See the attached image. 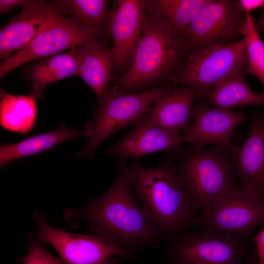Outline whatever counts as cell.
<instances>
[{
  "label": "cell",
  "mask_w": 264,
  "mask_h": 264,
  "mask_svg": "<svg viewBox=\"0 0 264 264\" xmlns=\"http://www.w3.org/2000/svg\"><path fill=\"white\" fill-rule=\"evenodd\" d=\"M119 161V172L112 186L86 207L90 228L109 243L131 253L158 246L161 236L135 198L126 160Z\"/></svg>",
  "instance_id": "1"
},
{
  "label": "cell",
  "mask_w": 264,
  "mask_h": 264,
  "mask_svg": "<svg viewBox=\"0 0 264 264\" xmlns=\"http://www.w3.org/2000/svg\"><path fill=\"white\" fill-rule=\"evenodd\" d=\"M126 170L142 207L160 236L168 238L199 224L196 207L177 177L174 157L166 155L154 168L134 164L126 166Z\"/></svg>",
  "instance_id": "2"
},
{
  "label": "cell",
  "mask_w": 264,
  "mask_h": 264,
  "mask_svg": "<svg viewBox=\"0 0 264 264\" xmlns=\"http://www.w3.org/2000/svg\"><path fill=\"white\" fill-rule=\"evenodd\" d=\"M177 177L193 201L200 217L234 185L236 175L228 148L192 146L174 154Z\"/></svg>",
  "instance_id": "3"
},
{
  "label": "cell",
  "mask_w": 264,
  "mask_h": 264,
  "mask_svg": "<svg viewBox=\"0 0 264 264\" xmlns=\"http://www.w3.org/2000/svg\"><path fill=\"white\" fill-rule=\"evenodd\" d=\"M131 67L113 87L124 92L148 85L172 72L187 46L181 35L149 9Z\"/></svg>",
  "instance_id": "4"
},
{
  "label": "cell",
  "mask_w": 264,
  "mask_h": 264,
  "mask_svg": "<svg viewBox=\"0 0 264 264\" xmlns=\"http://www.w3.org/2000/svg\"><path fill=\"white\" fill-rule=\"evenodd\" d=\"M165 251L170 264H245L248 237L201 228L167 238Z\"/></svg>",
  "instance_id": "5"
},
{
  "label": "cell",
  "mask_w": 264,
  "mask_h": 264,
  "mask_svg": "<svg viewBox=\"0 0 264 264\" xmlns=\"http://www.w3.org/2000/svg\"><path fill=\"white\" fill-rule=\"evenodd\" d=\"M174 89L161 86L136 94L125 93L113 87L108 89L94 114L89 140L77 155L92 157L108 137L130 124L133 125L158 98Z\"/></svg>",
  "instance_id": "6"
},
{
  "label": "cell",
  "mask_w": 264,
  "mask_h": 264,
  "mask_svg": "<svg viewBox=\"0 0 264 264\" xmlns=\"http://www.w3.org/2000/svg\"><path fill=\"white\" fill-rule=\"evenodd\" d=\"M247 55L244 37L230 44L192 50L183 68L172 80L196 88L200 97L238 70L245 69Z\"/></svg>",
  "instance_id": "7"
},
{
  "label": "cell",
  "mask_w": 264,
  "mask_h": 264,
  "mask_svg": "<svg viewBox=\"0 0 264 264\" xmlns=\"http://www.w3.org/2000/svg\"><path fill=\"white\" fill-rule=\"evenodd\" d=\"M264 223V198L251 192L232 186L200 218L201 228L248 237Z\"/></svg>",
  "instance_id": "8"
},
{
  "label": "cell",
  "mask_w": 264,
  "mask_h": 264,
  "mask_svg": "<svg viewBox=\"0 0 264 264\" xmlns=\"http://www.w3.org/2000/svg\"><path fill=\"white\" fill-rule=\"evenodd\" d=\"M98 36L58 10L45 26L24 48L2 61L0 77L28 62L47 58L69 48L98 40Z\"/></svg>",
  "instance_id": "9"
},
{
  "label": "cell",
  "mask_w": 264,
  "mask_h": 264,
  "mask_svg": "<svg viewBox=\"0 0 264 264\" xmlns=\"http://www.w3.org/2000/svg\"><path fill=\"white\" fill-rule=\"evenodd\" d=\"M243 13L238 1L209 0L183 36L187 46L194 50L238 41L243 36Z\"/></svg>",
  "instance_id": "10"
},
{
  "label": "cell",
  "mask_w": 264,
  "mask_h": 264,
  "mask_svg": "<svg viewBox=\"0 0 264 264\" xmlns=\"http://www.w3.org/2000/svg\"><path fill=\"white\" fill-rule=\"evenodd\" d=\"M39 240L50 244L66 264H105L115 256L132 259V253L115 247L102 238L66 232L52 227L42 213H37Z\"/></svg>",
  "instance_id": "11"
},
{
  "label": "cell",
  "mask_w": 264,
  "mask_h": 264,
  "mask_svg": "<svg viewBox=\"0 0 264 264\" xmlns=\"http://www.w3.org/2000/svg\"><path fill=\"white\" fill-rule=\"evenodd\" d=\"M147 16V1H114L110 10L108 31L112 39L110 48L115 70L121 71L131 67Z\"/></svg>",
  "instance_id": "12"
},
{
  "label": "cell",
  "mask_w": 264,
  "mask_h": 264,
  "mask_svg": "<svg viewBox=\"0 0 264 264\" xmlns=\"http://www.w3.org/2000/svg\"><path fill=\"white\" fill-rule=\"evenodd\" d=\"M247 119L242 111L215 107L202 102L193 108L192 124L183 136L184 142L196 148L212 145L229 148L235 130Z\"/></svg>",
  "instance_id": "13"
},
{
  "label": "cell",
  "mask_w": 264,
  "mask_h": 264,
  "mask_svg": "<svg viewBox=\"0 0 264 264\" xmlns=\"http://www.w3.org/2000/svg\"><path fill=\"white\" fill-rule=\"evenodd\" d=\"M248 127L245 141L232 144L228 151L242 189L264 198V112L255 111Z\"/></svg>",
  "instance_id": "14"
},
{
  "label": "cell",
  "mask_w": 264,
  "mask_h": 264,
  "mask_svg": "<svg viewBox=\"0 0 264 264\" xmlns=\"http://www.w3.org/2000/svg\"><path fill=\"white\" fill-rule=\"evenodd\" d=\"M145 113L132 125L131 132L106 150L109 155L119 160H126L128 157L138 160L153 153L168 151L173 154L181 150L183 136L152 123Z\"/></svg>",
  "instance_id": "15"
},
{
  "label": "cell",
  "mask_w": 264,
  "mask_h": 264,
  "mask_svg": "<svg viewBox=\"0 0 264 264\" xmlns=\"http://www.w3.org/2000/svg\"><path fill=\"white\" fill-rule=\"evenodd\" d=\"M52 4L33 0L23 8L0 31V58L2 61L26 47L45 26L57 11Z\"/></svg>",
  "instance_id": "16"
},
{
  "label": "cell",
  "mask_w": 264,
  "mask_h": 264,
  "mask_svg": "<svg viewBox=\"0 0 264 264\" xmlns=\"http://www.w3.org/2000/svg\"><path fill=\"white\" fill-rule=\"evenodd\" d=\"M198 91L191 87L174 88L158 98L145 113L153 124L176 134L189 130L195 100Z\"/></svg>",
  "instance_id": "17"
},
{
  "label": "cell",
  "mask_w": 264,
  "mask_h": 264,
  "mask_svg": "<svg viewBox=\"0 0 264 264\" xmlns=\"http://www.w3.org/2000/svg\"><path fill=\"white\" fill-rule=\"evenodd\" d=\"M78 61L77 76L91 88L100 100L107 90L113 67L111 48L98 40L74 47Z\"/></svg>",
  "instance_id": "18"
},
{
  "label": "cell",
  "mask_w": 264,
  "mask_h": 264,
  "mask_svg": "<svg viewBox=\"0 0 264 264\" xmlns=\"http://www.w3.org/2000/svg\"><path fill=\"white\" fill-rule=\"evenodd\" d=\"M92 126L82 131L70 129L61 125L57 129L36 135L21 142L0 146V166L5 167L16 160L49 149L58 144L77 136L90 137Z\"/></svg>",
  "instance_id": "19"
},
{
  "label": "cell",
  "mask_w": 264,
  "mask_h": 264,
  "mask_svg": "<svg viewBox=\"0 0 264 264\" xmlns=\"http://www.w3.org/2000/svg\"><path fill=\"white\" fill-rule=\"evenodd\" d=\"M245 69L234 72L204 95L210 106L233 110L248 105L259 106L264 104L262 92L253 91L244 79Z\"/></svg>",
  "instance_id": "20"
},
{
  "label": "cell",
  "mask_w": 264,
  "mask_h": 264,
  "mask_svg": "<svg viewBox=\"0 0 264 264\" xmlns=\"http://www.w3.org/2000/svg\"><path fill=\"white\" fill-rule=\"evenodd\" d=\"M78 61L74 47L66 53L46 58L30 70L32 94L40 98L45 86L51 83L72 76H77Z\"/></svg>",
  "instance_id": "21"
},
{
  "label": "cell",
  "mask_w": 264,
  "mask_h": 264,
  "mask_svg": "<svg viewBox=\"0 0 264 264\" xmlns=\"http://www.w3.org/2000/svg\"><path fill=\"white\" fill-rule=\"evenodd\" d=\"M106 0H58L53 6L70 15L80 26L99 37L108 31L110 10Z\"/></svg>",
  "instance_id": "22"
},
{
  "label": "cell",
  "mask_w": 264,
  "mask_h": 264,
  "mask_svg": "<svg viewBox=\"0 0 264 264\" xmlns=\"http://www.w3.org/2000/svg\"><path fill=\"white\" fill-rule=\"evenodd\" d=\"M36 99L32 95L5 94L0 103V123L10 131L26 133L33 128L37 114Z\"/></svg>",
  "instance_id": "23"
},
{
  "label": "cell",
  "mask_w": 264,
  "mask_h": 264,
  "mask_svg": "<svg viewBox=\"0 0 264 264\" xmlns=\"http://www.w3.org/2000/svg\"><path fill=\"white\" fill-rule=\"evenodd\" d=\"M209 0H159L147 2V7L183 37L191 23Z\"/></svg>",
  "instance_id": "24"
},
{
  "label": "cell",
  "mask_w": 264,
  "mask_h": 264,
  "mask_svg": "<svg viewBox=\"0 0 264 264\" xmlns=\"http://www.w3.org/2000/svg\"><path fill=\"white\" fill-rule=\"evenodd\" d=\"M243 36L245 39L247 55L245 72L254 75L261 82L264 87L262 93L264 98V44L250 14H245Z\"/></svg>",
  "instance_id": "25"
},
{
  "label": "cell",
  "mask_w": 264,
  "mask_h": 264,
  "mask_svg": "<svg viewBox=\"0 0 264 264\" xmlns=\"http://www.w3.org/2000/svg\"><path fill=\"white\" fill-rule=\"evenodd\" d=\"M29 251L25 257L21 258L22 264H63L60 258L50 254L48 250L30 238Z\"/></svg>",
  "instance_id": "26"
},
{
  "label": "cell",
  "mask_w": 264,
  "mask_h": 264,
  "mask_svg": "<svg viewBox=\"0 0 264 264\" xmlns=\"http://www.w3.org/2000/svg\"><path fill=\"white\" fill-rule=\"evenodd\" d=\"M30 0H0V13L1 14L7 12L13 9L22 6L23 8L33 2Z\"/></svg>",
  "instance_id": "27"
},
{
  "label": "cell",
  "mask_w": 264,
  "mask_h": 264,
  "mask_svg": "<svg viewBox=\"0 0 264 264\" xmlns=\"http://www.w3.org/2000/svg\"><path fill=\"white\" fill-rule=\"evenodd\" d=\"M241 10L245 14H250L255 10L264 8V0H240L238 1Z\"/></svg>",
  "instance_id": "28"
},
{
  "label": "cell",
  "mask_w": 264,
  "mask_h": 264,
  "mask_svg": "<svg viewBox=\"0 0 264 264\" xmlns=\"http://www.w3.org/2000/svg\"><path fill=\"white\" fill-rule=\"evenodd\" d=\"M258 256L256 264H264V225L261 230L254 238Z\"/></svg>",
  "instance_id": "29"
},
{
  "label": "cell",
  "mask_w": 264,
  "mask_h": 264,
  "mask_svg": "<svg viewBox=\"0 0 264 264\" xmlns=\"http://www.w3.org/2000/svg\"><path fill=\"white\" fill-rule=\"evenodd\" d=\"M119 261L118 259H109L105 264H119Z\"/></svg>",
  "instance_id": "30"
}]
</instances>
